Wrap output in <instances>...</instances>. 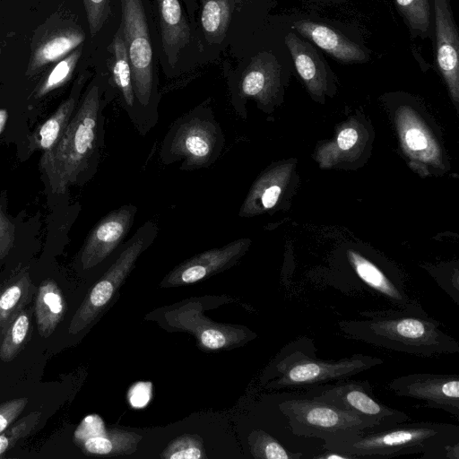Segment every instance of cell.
Here are the masks:
<instances>
[{
    "instance_id": "3957f363",
    "label": "cell",
    "mask_w": 459,
    "mask_h": 459,
    "mask_svg": "<svg viewBox=\"0 0 459 459\" xmlns=\"http://www.w3.org/2000/svg\"><path fill=\"white\" fill-rule=\"evenodd\" d=\"M104 104L100 84H91L59 141L43 152L40 168L53 193L65 194L95 171L104 144Z\"/></svg>"
},
{
    "instance_id": "f35d334b",
    "label": "cell",
    "mask_w": 459,
    "mask_h": 459,
    "mask_svg": "<svg viewBox=\"0 0 459 459\" xmlns=\"http://www.w3.org/2000/svg\"><path fill=\"white\" fill-rule=\"evenodd\" d=\"M316 457L321 458V459H333V458L351 459V457L350 455H347L345 454H342L339 452L330 451V450H327V452L325 455H318Z\"/></svg>"
},
{
    "instance_id": "2e32d148",
    "label": "cell",
    "mask_w": 459,
    "mask_h": 459,
    "mask_svg": "<svg viewBox=\"0 0 459 459\" xmlns=\"http://www.w3.org/2000/svg\"><path fill=\"white\" fill-rule=\"evenodd\" d=\"M347 258L357 277L394 307H408L418 303L411 298L399 278L389 274L370 259L351 249L347 251Z\"/></svg>"
},
{
    "instance_id": "d6986e66",
    "label": "cell",
    "mask_w": 459,
    "mask_h": 459,
    "mask_svg": "<svg viewBox=\"0 0 459 459\" xmlns=\"http://www.w3.org/2000/svg\"><path fill=\"white\" fill-rule=\"evenodd\" d=\"M293 27L299 34L340 62L360 63L367 60V56L359 46L330 27L305 20L297 22Z\"/></svg>"
},
{
    "instance_id": "44dd1931",
    "label": "cell",
    "mask_w": 459,
    "mask_h": 459,
    "mask_svg": "<svg viewBox=\"0 0 459 459\" xmlns=\"http://www.w3.org/2000/svg\"><path fill=\"white\" fill-rule=\"evenodd\" d=\"M161 41L170 65L189 42L190 30L178 0H158Z\"/></svg>"
},
{
    "instance_id": "e575fe53",
    "label": "cell",
    "mask_w": 459,
    "mask_h": 459,
    "mask_svg": "<svg viewBox=\"0 0 459 459\" xmlns=\"http://www.w3.org/2000/svg\"><path fill=\"white\" fill-rule=\"evenodd\" d=\"M91 36H95L109 14V0H83Z\"/></svg>"
},
{
    "instance_id": "cb8c5ba5",
    "label": "cell",
    "mask_w": 459,
    "mask_h": 459,
    "mask_svg": "<svg viewBox=\"0 0 459 459\" xmlns=\"http://www.w3.org/2000/svg\"><path fill=\"white\" fill-rule=\"evenodd\" d=\"M84 40V34L70 29L58 31L45 39L34 50L30 60L27 74L38 73L46 65L63 58L78 48Z\"/></svg>"
},
{
    "instance_id": "6da1fadb",
    "label": "cell",
    "mask_w": 459,
    "mask_h": 459,
    "mask_svg": "<svg viewBox=\"0 0 459 459\" xmlns=\"http://www.w3.org/2000/svg\"><path fill=\"white\" fill-rule=\"evenodd\" d=\"M364 319L340 320L346 338L378 348L432 358L459 352V342L419 303L403 308L359 312Z\"/></svg>"
},
{
    "instance_id": "60d3db41",
    "label": "cell",
    "mask_w": 459,
    "mask_h": 459,
    "mask_svg": "<svg viewBox=\"0 0 459 459\" xmlns=\"http://www.w3.org/2000/svg\"><path fill=\"white\" fill-rule=\"evenodd\" d=\"M0 53H1V50H0Z\"/></svg>"
},
{
    "instance_id": "1f68e13d",
    "label": "cell",
    "mask_w": 459,
    "mask_h": 459,
    "mask_svg": "<svg viewBox=\"0 0 459 459\" xmlns=\"http://www.w3.org/2000/svg\"><path fill=\"white\" fill-rule=\"evenodd\" d=\"M164 459H202L206 457L203 441L196 435H183L173 439L160 455Z\"/></svg>"
},
{
    "instance_id": "52a82bcc",
    "label": "cell",
    "mask_w": 459,
    "mask_h": 459,
    "mask_svg": "<svg viewBox=\"0 0 459 459\" xmlns=\"http://www.w3.org/2000/svg\"><path fill=\"white\" fill-rule=\"evenodd\" d=\"M123 32L135 97L153 128L159 119V97L154 84L152 48L142 0H121Z\"/></svg>"
},
{
    "instance_id": "f546056e",
    "label": "cell",
    "mask_w": 459,
    "mask_h": 459,
    "mask_svg": "<svg viewBox=\"0 0 459 459\" xmlns=\"http://www.w3.org/2000/svg\"><path fill=\"white\" fill-rule=\"evenodd\" d=\"M250 450L253 457L261 459H299L300 452L287 450L277 439L268 433L257 429L249 436Z\"/></svg>"
},
{
    "instance_id": "5b68a950",
    "label": "cell",
    "mask_w": 459,
    "mask_h": 459,
    "mask_svg": "<svg viewBox=\"0 0 459 459\" xmlns=\"http://www.w3.org/2000/svg\"><path fill=\"white\" fill-rule=\"evenodd\" d=\"M225 135L212 110L204 105L176 119L160 143V160L165 165L180 162L179 169H208L221 156Z\"/></svg>"
},
{
    "instance_id": "836d02e7",
    "label": "cell",
    "mask_w": 459,
    "mask_h": 459,
    "mask_svg": "<svg viewBox=\"0 0 459 459\" xmlns=\"http://www.w3.org/2000/svg\"><path fill=\"white\" fill-rule=\"evenodd\" d=\"M40 416V411H32L0 433V457L36 428Z\"/></svg>"
},
{
    "instance_id": "e0dca14e",
    "label": "cell",
    "mask_w": 459,
    "mask_h": 459,
    "mask_svg": "<svg viewBox=\"0 0 459 459\" xmlns=\"http://www.w3.org/2000/svg\"><path fill=\"white\" fill-rule=\"evenodd\" d=\"M122 31L123 28L121 26L113 40L115 56L112 71L113 82L118 91L121 105L128 118L137 132L141 135H145L152 128L134 94L130 62Z\"/></svg>"
},
{
    "instance_id": "277c9868",
    "label": "cell",
    "mask_w": 459,
    "mask_h": 459,
    "mask_svg": "<svg viewBox=\"0 0 459 459\" xmlns=\"http://www.w3.org/2000/svg\"><path fill=\"white\" fill-rule=\"evenodd\" d=\"M383 363L381 358L361 353L338 359H321L314 340L300 336L279 351L266 368L263 381L268 389L311 387L347 379Z\"/></svg>"
},
{
    "instance_id": "d6a6232c",
    "label": "cell",
    "mask_w": 459,
    "mask_h": 459,
    "mask_svg": "<svg viewBox=\"0 0 459 459\" xmlns=\"http://www.w3.org/2000/svg\"><path fill=\"white\" fill-rule=\"evenodd\" d=\"M395 3L411 29L428 31L431 18L429 0H395Z\"/></svg>"
},
{
    "instance_id": "74e56055",
    "label": "cell",
    "mask_w": 459,
    "mask_h": 459,
    "mask_svg": "<svg viewBox=\"0 0 459 459\" xmlns=\"http://www.w3.org/2000/svg\"><path fill=\"white\" fill-rule=\"evenodd\" d=\"M152 396V385L148 382H138L131 387L128 398L131 405L134 408H143Z\"/></svg>"
},
{
    "instance_id": "d4e9b609",
    "label": "cell",
    "mask_w": 459,
    "mask_h": 459,
    "mask_svg": "<svg viewBox=\"0 0 459 459\" xmlns=\"http://www.w3.org/2000/svg\"><path fill=\"white\" fill-rule=\"evenodd\" d=\"M142 437L121 429L102 430L81 439L82 450L89 455H117L133 453Z\"/></svg>"
},
{
    "instance_id": "4dcf8cb0",
    "label": "cell",
    "mask_w": 459,
    "mask_h": 459,
    "mask_svg": "<svg viewBox=\"0 0 459 459\" xmlns=\"http://www.w3.org/2000/svg\"><path fill=\"white\" fill-rule=\"evenodd\" d=\"M81 52L82 48H76L71 54L61 59L41 82L36 96L42 97L66 83L73 75Z\"/></svg>"
},
{
    "instance_id": "ab89813d",
    "label": "cell",
    "mask_w": 459,
    "mask_h": 459,
    "mask_svg": "<svg viewBox=\"0 0 459 459\" xmlns=\"http://www.w3.org/2000/svg\"><path fill=\"white\" fill-rule=\"evenodd\" d=\"M8 113L5 109H0V134L7 121Z\"/></svg>"
},
{
    "instance_id": "ffe728a7",
    "label": "cell",
    "mask_w": 459,
    "mask_h": 459,
    "mask_svg": "<svg viewBox=\"0 0 459 459\" xmlns=\"http://www.w3.org/2000/svg\"><path fill=\"white\" fill-rule=\"evenodd\" d=\"M285 43L292 56L296 70L308 91L321 96L326 90V70L323 60L315 48L297 35L290 32Z\"/></svg>"
},
{
    "instance_id": "ba28073f",
    "label": "cell",
    "mask_w": 459,
    "mask_h": 459,
    "mask_svg": "<svg viewBox=\"0 0 459 459\" xmlns=\"http://www.w3.org/2000/svg\"><path fill=\"white\" fill-rule=\"evenodd\" d=\"M280 410L288 419L291 432L299 437L324 439L348 430L378 429L371 420L310 397L286 400Z\"/></svg>"
},
{
    "instance_id": "7c38bea8",
    "label": "cell",
    "mask_w": 459,
    "mask_h": 459,
    "mask_svg": "<svg viewBox=\"0 0 459 459\" xmlns=\"http://www.w3.org/2000/svg\"><path fill=\"white\" fill-rule=\"evenodd\" d=\"M137 206L124 204L102 217L88 235L79 263L87 271L103 264L125 241L134 225Z\"/></svg>"
},
{
    "instance_id": "9c48e42d",
    "label": "cell",
    "mask_w": 459,
    "mask_h": 459,
    "mask_svg": "<svg viewBox=\"0 0 459 459\" xmlns=\"http://www.w3.org/2000/svg\"><path fill=\"white\" fill-rule=\"evenodd\" d=\"M306 394L371 420L378 429L410 420L405 412L379 401L368 380L343 379L333 384L318 385L307 389Z\"/></svg>"
},
{
    "instance_id": "603a6c76",
    "label": "cell",
    "mask_w": 459,
    "mask_h": 459,
    "mask_svg": "<svg viewBox=\"0 0 459 459\" xmlns=\"http://www.w3.org/2000/svg\"><path fill=\"white\" fill-rule=\"evenodd\" d=\"M82 85V81H78L70 97L30 136L31 149L47 152L59 141L73 117Z\"/></svg>"
},
{
    "instance_id": "d590c367",
    "label": "cell",
    "mask_w": 459,
    "mask_h": 459,
    "mask_svg": "<svg viewBox=\"0 0 459 459\" xmlns=\"http://www.w3.org/2000/svg\"><path fill=\"white\" fill-rule=\"evenodd\" d=\"M29 399L26 397L9 400L0 404V433L9 428L22 412Z\"/></svg>"
},
{
    "instance_id": "ac0fdd59",
    "label": "cell",
    "mask_w": 459,
    "mask_h": 459,
    "mask_svg": "<svg viewBox=\"0 0 459 459\" xmlns=\"http://www.w3.org/2000/svg\"><path fill=\"white\" fill-rule=\"evenodd\" d=\"M397 126L403 148L411 159L418 162L437 164V144L411 108H401L397 116Z\"/></svg>"
},
{
    "instance_id": "9a60e30c",
    "label": "cell",
    "mask_w": 459,
    "mask_h": 459,
    "mask_svg": "<svg viewBox=\"0 0 459 459\" xmlns=\"http://www.w3.org/2000/svg\"><path fill=\"white\" fill-rule=\"evenodd\" d=\"M290 176V163H277L264 169L253 182L238 211L241 218H251L275 208Z\"/></svg>"
},
{
    "instance_id": "f1b7e54d",
    "label": "cell",
    "mask_w": 459,
    "mask_h": 459,
    "mask_svg": "<svg viewBox=\"0 0 459 459\" xmlns=\"http://www.w3.org/2000/svg\"><path fill=\"white\" fill-rule=\"evenodd\" d=\"M230 19L229 0H204L201 23L207 36L219 37L226 31Z\"/></svg>"
},
{
    "instance_id": "4316f807",
    "label": "cell",
    "mask_w": 459,
    "mask_h": 459,
    "mask_svg": "<svg viewBox=\"0 0 459 459\" xmlns=\"http://www.w3.org/2000/svg\"><path fill=\"white\" fill-rule=\"evenodd\" d=\"M30 325V316L21 309L4 328L0 345V359L8 362L14 359L25 343Z\"/></svg>"
},
{
    "instance_id": "83f0119b",
    "label": "cell",
    "mask_w": 459,
    "mask_h": 459,
    "mask_svg": "<svg viewBox=\"0 0 459 459\" xmlns=\"http://www.w3.org/2000/svg\"><path fill=\"white\" fill-rule=\"evenodd\" d=\"M360 140L359 131L356 126H347L343 127L337 134L335 140L323 146L318 153L317 160L321 167H332L337 160L349 153Z\"/></svg>"
},
{
    "instance_id": "8fae6325",
    "label": "cell",
    "mask_w": 459,
    "mask_h": 459,
    "mask_svg": "<svg viewBox=\"0 0 459 459\" xmlns=\"http://www.w3.org/2000/svg\"><path fill=\"white\" fill-rule=\"evenodd\" d=\"M251 242L250 238H242L196 254L169 272L162 279L160 287L193 284L221 273L238 262L248 250Z\"/></svg>"
},
{
    "instance_id": "8992f818",
    "label": "cell",
    "mask_w": 459,
    "mask_h": 459,
    "mask_svg": "<svg viewBox=\"0 0 459 459\" xmlns=\"http://www.w3.org/2000/svg\"><path fill=\"white\" fill-rule=\"evenodd\" d=\"M158 232L155 222L145 221L108 258L109 263L106 271L91 288L70 321V334L85 330L100 316L134 268L140 255L153 244Z\"/></svg>"
},
{
    "instance_id": "7402d4cb",
    "label": "cell",
    "mask_w": 459,
    "mask_h": 459,
    "mask_svg": "<svg viewBox=\"0 0 459 459\" xmlns=\"http://www.w3.org/2000/svg\"><path fill=\"white\" fill-rule=\"evenodd\" d=\"M65 311V299L58 285L52 279L43 281L35 299V316L39 334L45 338L52 334Z\"/></svg>"
},
{
    "instance_id": "5bb4252c",
    "label": "cell",
    "mask_w": 459,
    "mask_h": 459,
    "mask_svg": "<svg viewBox=\"0 0 459 459\" xmlns=\"http://www.w3.org/2000/svg\"><path fill=\"white\" fill-rule=\"evenodd\" d=\"M437 63L452 100L459 101V37L447 0H434Z\"/></svg>"
},
{
    "instance_id": "30bf717a",
    "label": "cell",
    "mask_w": 459,
    "mask_h": 459,
    "mask_svg": "<svg viewBox=\"0 0 459 459\" xmlns=\"http://www.w3.org/2000/svg\"><path fill=\"white\" fill-rule=\"evenodd\" d=\"M395 395L418 400L423 407L445 411L459 417V376L412 373L387 383Z\"/></svg>"
},
{
    "instance_id": "8d00e7d4",
    "label": "cell",
    "mask_w": 459,
    "mask_h": 459,
    "mask_svg": "<svg viewBox=\"0 0 459 459\" xmlns=\"http://www.w3.org/2000/svg\"><path fill=\"white\" fill-rule=\"evenodd\" d=\"M14 240V227L5 216L0 205V259L4 258L11 247Z\"/></svg>"
},
{
    "instance_id": "7a4b0ae2",
    "label": "cell",
    "mask_w": 459,
    "mask_h": 459,
    "mask_svg": "<svg viewBox=\"0 0 459 459\" xmlns=\"http://www.w3.org/2000/svg\"><path fill=\"white\" fill-rule=\"evenodd\" d=\"M322 440L325 450L351 458L421 453L423 458L459 459V426L452 423L405 421L381 429L343 431Z\"/></svg>"
},
{
    "instance_id": "4fadbf2b",
    "label": "cell",
    "mask_w": 459,
    "mask_h": 459,
    "mask_svg": "<svg viewBox=\"0 0 459 459\" xmlns=\"http://www.w3.org/2000/svg\"><path fill=\"white\" fill-rule=\"evenodd\" d=\"M281 67L273 56L257 55L245 69L232 94L236 113L247 118L246 102L254 100L258 106L268 110L273 105L280 88Z\"/></svg>"
},
{
    "instance_id": "484cf974",
    "label": "cell",
    "mask_w": 459,
    "mask_h": 459,
    "mask_svg": "<svg viewBox=\"0 0 459 459\" xmlns=\"http://www.w3.org/2000/svg\"><path fill=\"white\" fill-rule=\"evenodd\" d=\"M31 287L27 273H21L0 292V329L22 308Z\"/></svg>"
}]
</instances>
